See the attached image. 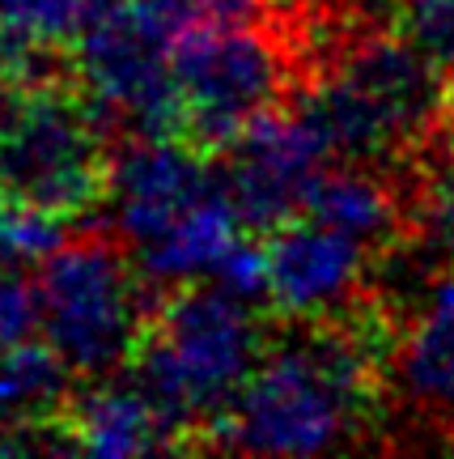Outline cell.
Segmentation results:
<instances>
[{
    "label": "cell",
    "instance_id": "cell-1",
    "mask_svg": "<svg viewBox=\"0 0 454 459\" xmlns=\"http://www.w3.org/2000/svg\"><path fill=\"white\" fill-rule=\"evenodd\" d=\"M370 307L306 319L297 336L263 353L238 400L212 426L209 446L243 455H319L348 446L373 426L387 328L365 324Z\"/></svg>",
    "mask_w": 454,
    "mask_h": 459
},
{
    "label": "cell",
    "instance_id": "cell-2",
    "mask_svg": "<svg viewBox=\"0 0 454 459\" xmlns=\"http://www.w3.org/2000/svg\"><path fill=\"white\" fill-rule=\"evenodd\" d=\"M263 353L268 344L255 302L192 281L170 290L149 315V328L132 353V378L183 429L187 446H204Z\"/></svg>",
    "mask_w": 454,
    "mask_h": 459
},
{
    "label": "cell",
    "instance_id": "cell-3",
    "mask_svg": "<svg viewBox=\"0 0 454 459\" xmlns=\"http://www.w3.org/2000/svg\"><path fill=\"white\" fill-rule=\"evenodd\" d=\"M111 128L81 85L68 90L64 82H51L21 90L0 124V196L64 221L94 213L111 192Z\"/></svg>",
    "mask_w": 454,
    "mask_h": 459
},
{
    "label": "cell",
    "instance_id": "cell-4",
    "mask_svg": "<svg viewBox=\"0 0 454 459\" xmlns=\"http://www.w3.org/2000/svg\"><path fill=\"white\" fill-rule=\"evenodd\" d=\"M136 264L107 238L64 243L43 260V341L81 378H107L132 361L149 328Z\"/></svg>",
    "mask_w": 454,
    "mask_h": 459
},
{
    "label": "cell",
    "instance_id": "cell-5",
    "mask_svg": "<svg viewBox=\"0 0 454 459\" xmlns=\"http://www.w3.org/2000/svg\"><path fill=\"white\" fill-rule=\"evenodd\" d=\"M179 132L195 145L229 149L255 119L276 111L289 94L293 56L260 22L192 30L175 43Z\"/></svg>",
    "mask_w": 454,
    "mask_h": 459
},
{
    "label": "cell",
    "instance_id": "cell-6",
    "mask_svg": "<svg viewBox=\"0 0 454 459\" xmlns=\"http://www.w3.org/2000/svg\"><path fill=\"white\" fill-rule=\"evenodd\" d=\"M68 56L85 99L111 124L136 136L179 132L175 43L141 0H94Z\"/></svg>",
    "mask_w": 454,
    "mask_h": 459
},
{
    "label": "cell",
    "instance_id": "cell-7",
    "mask_svg": "<svg viewBox=\"0 0 454 459\" xmlns=\"http://www.w3.org/2000/svg\"><path fill=\"white\" fill-rule=\"evenodd\" d=\"M331 162L327 136L297 102L289 111H268L229 145L226 192L238 204L246 230L272 234L289 217L306 213L314 183Z\"/></svg>",
    "mask_w": 454,
    "mask_h": 459
},
{
    "label": "cell",
    "instance_id": "cell-8",
    "mask_svg": "<svg viewBox=\"0 0 454 459\" xmlns=\"http://www.w3.org/2000/svg\"><path fill=\"white\" fill-rule=\"evenodd\" d=\"M217 192H226V175L212 166L209 149L179 132H158L115 153L107 204L119 234L141 247Z\"/></svg>",
    "mask_w": 454,
    "mask_h": 459
},
{
    "label": "cell",
    "instance_id": "cell-9",
    "mask_svg": "<svg viewBox=\"0 0 454 459\" xmlns=\"http://www.w3.org/2000/svg\"><path fill=\"white\" fill-rule=\"evenodd\" d=\"M268 307L293 324L331 319L357 307L370 273V247L297 213L268 234Z\"/></svg>",
    "mask_w": 454,
    "mask_h": 459
},
{
    "label": "cell",
    "instance_id": "cell-10",
    "mask_svg": "<svg viewBox=\"0 0 454 459\" xmlns=\"http://www.w3.org/2000/svg\"><path fill=\"white\" fill-rule=\"evenodd\" d=\"M60 426H64L68 451L102 459H128L187 446L183 429L158 409V400L136 378L132 383H115V378L94 383L85 395L68 400Z\"/></svg>",
    "mask_w": 454,
    "mask_h": 459
},
{
    "label": "cell",
    "instance_id": "cell-11",
    "mask_svg": "<svg viewBox=\"0 0 454 459\" xmlns=\"http://www.w3.org/2000/svg\"><path fill=\"white\" fill-rule=\"evenodd\" d=\"M399 395L433 421H454V273L421 294L407 332L395 341Z\"/></svg>",
    "mask_w": 454,
    "mask_h": 459
},
{
    "label": "cell",
    "instance_id": "cell-12",
    "mask_svg": "<svg viewBox=\"0 0 454 459\" xmlns=\"http://www.w3.org/2000/svg\"><path fill=\"white\" fill-rule=\"evenodd\" d=\"M243 234L246 221L238 213V204L229 200V192H217L204 204H195L187 217H179L170 230H162L158 238L136 247L141 273L162 290H179V285H192V281L217 277L229 247Z\"/></svg>",
    "mask_w": 454,
    "mask_h": 459
},
{
    "label": "cell",
    "instance_id": "cell-13",
    "mask_svg": "<svg viewBox=\"0 0 454 459\" xmlns=\"http://www.w3.org/2000/svg\"><path fill=\"white\" fill-rule=\"evenodd\" d=\"M306 217L340 230V234L373 247V251L378 247H399L407 238L404 196L361 162L340 166V170L327 166L323 179L314 183V192L306 200Z\"/></svg>",
    "mask_w": 454,
    "mask_h": 459
},
{
    "label": "cell",
    "instance_id": "cell-14",
    "mask_svg": "<svg viewBox=\"0 0 454 459\" xmlns=\"http://www.w3.org/2000/svg\"><path fill=\"white\" fill-rule=\"evenodd\" d=\"M64 358L47 341H21L0 349V429H39L68 409Z\"/></svg>",
    "mask_w": 454,
    "mask_h": 459
},
{
    "label": "cell",
    "instance_id": "cell-15",
    "mask_svg": "<svg viewBox=\"0 0 454 459\" xmlns=\"http://www.w3.org/2000/svg\"><path fill=\"white\" fill-rule=\"evenodd\" d=\"M94 0H0V39L21 48L68 51Z\"/></svg>",
    "mask_w": 454,
    "mask_h": 459
},
{
    "label": "cell",
    "instance_id": "cell-16",
    "mask_svg": "<svg viewBox=\"0 0 454 459\" xmlns=\"http://www.w3.org/2000/svg\"><path fill=\"white\" fill-rule=\"evenodd\" d=\"M64 247V217L0 196V273L51 260Z\"/></svg>",
    "mask_w": 454,
    "mask_h": 459
},
{
    "label": "cell",
    "instance_id": "cell-17",
    "mask_svg": "<svg viewBox=\"0 0 454 459\" xmlns=\"http://www.w3.org/2000/svg\"><path fill=\"white\" fill-rule=\"evenodd\" d=\"M399 30L454 73V0H399Z\"/></svg>",
    "mask_w": 454,
    "mask_h": 459
},
{
    "label": "cell",
    "instance_id": "cell-18",
    "mask_svg": "<svg viewBox=\"0 0 454 459\" xmlns=\"http://www.w3.org/2000/svg\"><path fill=\"white\" fill-rule=\"evenodd\" d=\"M34 332H43L39 285L21 277V268H9V273H0V349L34 341Z\"/></svg>",
    "mask_w": 454,
    "mask_h": 459
},
{
    "label": "cell",
    "instance_id": "cell-19",
    "mask_svg": "<svg viewBox=\"0 0 454 459\" xmlns=\"http://www.w3.org/2000/svg\"><path fill=\"white\" fill-rule=\"evenodd\" d=\"M17 99H21V85H17L13 77H9V73L0 68V124L9 119V111L17 107Z\"/></svg>",
    "mask_w": 454,
    "mask_h": 459
},
{
    "label": "cell",
    "instance_id": "cell-20",
    "mask_svg": "<svg viewBox=\"0 0 454 459\" xmlns=\"http://www.w3.org/2000/svg\"><path fill=\"white\" fill-rule=\"evenodd\" d=\"M441 132H446V141H454V73H450V82H446V107H441Z\"/></svg>",
    "mask_w": 454,
    "mask_h": 459
},
{
    "label": "cell",
    "instance_id": "cell-21",
    "mask_svg": "<svg viewBox=\"0 0 454 459\" xmlns=\"http://www.w3.org/2000/svg\"><path fill=\"white\" fill-rule=\"evenodd\" d=\"M260 4H302V0H260Z\"/></svg>",
    "mask_w": 454,
    "mask_h": 459
},
{
    "label": "cell",
    "instance_id": "cell-22",
    "mask_svg": "<svg viewBox=\"0 0 454 459\" xmlns=\"http://www.w3.org/2000/svg\"><path fill=\"white\" fill-rule=\"evenodd\" d=\"M0 443H4V429H0Z\"/></svg>",
    "mask_w": 454,
    "mask_h": 459
}]
</instances>
